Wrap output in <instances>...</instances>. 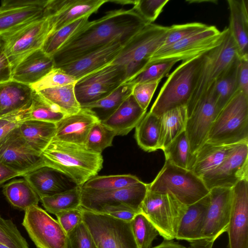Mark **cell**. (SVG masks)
<instances>
[{
    "label": "cell",
    "instance_id": "10",
    "mask_svg": "<svg viewBox=\"0 0 248 248\" xmlns=\"http://www.w3.org/2000/svg\"><path fill=\"white\" fill-rule=\"evenodd\" d=\"M52 28L47 15L30 22L2 36L3 51L7 56L13 70L26 55L41 49Z\"/></svg>",
    "mask_w": 248,
    "mask_h": 248
},
{
    "label": "cell",
    "instance_id": "17",
    "mask_svg": "<svg viewBox=\"0 0 248 248\" xmlns=\"http://www.w3.org/2000/svg\"><path fill=\"white\" fill-rule=\"evenodd\" d=\"M218 114L210 91L200 99L188 116L185 131L191 153L195 155L206 142L209 132Z\"/></svg>",
    "mask_w": 248,
    "mask_h": 248
},
{
    "label": "cell",
    "instance_id": "44",
    "mask_svg": "<svg viewBox=\"0 0 248 248\" xmlns=\"http://www.w3.org/2000/svg\"><path fill=\"white\" fill-rule=\"evenodd\" d=\"M115 133L101 121L96 123L88 135L85 147L89 150L101 154L112 146Z\"/></svg>",
    "mask_w": 248,
    "mask_h": 248
},
{
    "label": "cell",
    "instance_id": "28",
    "mask_svg": "<svg viewBox=\"0 0 248 248\" xmlns=\"http://www.w3.org/2000/svg\"><path fill=\"white\" fill-rule=\"evenodd\" d=\"M230 10L228 27L240 58H248V1L228 0Z\"/></svg>",
    "mask_w": 248,
    "mask_h": 248
},
{
    "label": "cell",
    "instance_id": "54",
    "mask_svg": "<svg viewBox=\"0 0 248 248\" xmlns=\"http://www.w3.org/2000/svg\"><path fill=\"white\" fill-rule=\"evenodd\" d=\"M137 213L131 208L124 205L106 207L100 213L127 222H131Z\"/></svg>",
    "mask_w": 248,
    "mask_h": 248
},
{
    "label": "cell",
    "instance_id": "11",
    "mask_svg": "<svg viewBox=\"0 0 248 248\" xmlns=\"http://www.w3.org/2000/svg\"><path fill=\"white\" fill-rule=\"evenodd\" d=\"M126 80L124 66L109 64L76 81L77 100L81 108L106 97Z\"/></svg>",
    "mask_w": 248,
    "mask_h": 248
},
{
    "label": "cell",
    "instance_id": "6",
    "mask_svg": "<svg viewBox=\"0 0 248 248\" xmlns=\"http://www.w3.org/2000/svg\"><path fill=\"white\" fill-rule=\"evenodd\" d=\"M169 27L145 25L123 47L112 64L124 66L127 80L142 71L155 52L162 46Z\"/></svg>",
    "mask_w": 248,
    "mask_h": 248
},
{
    "label": "cell",
    "instance_id": "22",
    "mask_svg": "<svg viewBox=\"0 0 248 248\" xmlns=\"http://www.w3.org/2000/svg\"><path fill=\"white\" fill-rule=\"evenodd\" d=\"M100 121L89 109L81 108L78 112L67 115L56 123L53 140L85 146L93 125Z\"/></svg>",
    "mask_w": 248,
    "mask_h": 248
},
{
    "label": "cell",
    "instance_id": "53",
    "mask_svg": "<svg viewBox=\"0 0 248 248\" xmlns=\"http://www.w3.org/2000/svg\"><path fill=\"white\" fill-rule=\"evenodd\" d=\"M29 109L0 117V139L18 127L22 122L30 119Z\"/></svg>",
    "mask_w": 248,
    "mask_h": 248
},
{
    "label": "cell",
    "instance_id": "9",
    "mask_svg": "<svg viewBox=\"0 0 248 248\" xmlns=\"http://www.w3.org/2000/svg\"><path fill=\"white\" fill-rule=\"evenodd\" d=\"M82 209L83 221L91 233L97 248H139L131 222Z\"/></svg>",
    "mask_w": 248,
    "mask_h": 248
},
{
    "label": "cell",
    "instance_id": "26",
    "mask_svg": "<svg viewBox=\"0 0 248 248\" xmlns=\"http://www.w3.org/2000/svg\"><path fill=\"white\" fill-rule=\"evenodd\" d=\"M34 90L13 80L0 84V117L29 109Z\"/></svg>",
    "mask_w": 248,
    "mask_h": 248
},
{
    "label": "cell",
    "instance_id": "38",
    "mask_svg": "<svg viewBox=\"0 0 248 248\" xmlns=\"http://www.w3.org/2000/svg\"><path fill=\"white\" fill-rule=\"evenodd\" d=\"M165 161L178 167L192 170L195 155L190 150L188 140L184 131L178 135L163 150Z\"/></svg>",
    "mask_w": 248,
    "mask_h": 248
},
{
    "label": "cell",
    "instance_id": "55",
    "mask_svg": "<svg viewBox=\"0 0 248 248\" xmlns=\"http://www.w3.org/2000/svg\"><path fill=\"white\" fill-rule=\"evenodd\" d=\"M237 77L239 90L248 96V58L240 59Z\"/></svg>",
    "mask_w": 248,
    "mask_h": 248
},
{
    "label": "cell",
    "instance_id": "31",
    "mask_svg": "<svg viewBox=\"0 0 248 248\" xmlns=\"http://www.w3.org/2000/svg\"><path fill=\"white\" fill-rule=\"evenodd\" d=\"M233 145H220L205 142L195 155L191 171L202 178L222 162Z\"/></svg>",
    "mask_w": 248,
    "mask_h": 248
},
{
    "label": "cell",
    "instance_id": "47",
    "mask_svg": "<svg viewBox=\"0 0 248 248\" xmlns=\"http://www.w3.org/2000/svg\"><path fill=\"white\" fill-rule=\"evenodd\" d=\"M209 26L200 22L173 25L169 27L167 34L161 47L167 46L199 33Z\"/></svg>",
    "mask_w": 248,
    "mask_h": 248
},
{
    "label": "cell",
    "instance_id": "25",
    "mask_svg": "<svg viewBox=\"0 0 248 248\" xmlns=\"http://www.w3.org/2000/svg\"><path fill=\"white\" fill-rule=\"evenodd\" d=\"M209 203V193L201 200L187 206L178 228L176 239L189 243L201 239Z\"/></svg>",
    "mask_w": 248,
    "mask_h": 248
},
{
    "label": "cell",
    "instance_id": "27",
    "mask_svg": "<svg viewBox=\"0 0 248 248\" xmlns=\"http://www.w3.org/2000/svg\"><path fill=\"white\" fill-rule=\"evenodd\" d=\"M146 113L137 102L132 94L116 110L103 121L116 136H124L135 128Z\"/></svg>",
    "mask_w": 248,
    "mask_h": 248
},
{
    "label": "cell",
    "instance_id": "49",
    "mask_svg": "<svg viewBox=\"0 0 248 248\" xmlns=\"http://www.w3.org/2000/svg\"><path fill=\"white\" fill-rule=\"evenodd\" d=\"M168 0H133L132 8L143 19L152 23L161 13Z\"/></svg>",
    "mask_w": 248,
    "mask_h": 248
},
{
    "label": "cell",
    "instance_id": "20",
    "mask_svg": "<svg viewBox=\"0 0 248 248\" xmlns=\"http://www.w3.org/2000/svg\"><path fill=\"white\" fill-rule=\"evenodd\" d=\"M231 217L227 232L228 248H248V180L233 187Z\"/></svg>",
    "mask_w": 248,
    "mask_h": 248
},
{
    "label": "cell",
    "instance_id": "60",
    "mask_svg": "<svg viewBox=\"0 0 248 248\" xmlns=\"http://www.w3.org/2000/svg\"><path fill=\"white\" fill-rule=\"evenodd\" d=\"M4 45V41L2 37V36H0V49H2Z\"/></svg>",
    "mask_w": 248,
    "mask_h": 248
},
{
    "label": "cell",
    "instance_id": "32",
    "mask_svg": "<svg viewBox=\"0 0 248 248\" xmlns=\"http://www.w3.org/2000/svg\"><path fill=\"white\" fill-rule=\"evenodd\" d=\"M158 149L163 150L178 135L185 131L188 117L186 106L178 107L160 117Z\"/></svg>",
    "mask_w": 248,
    "mask_h": 248
},
{
    "label": "cell",
    "instance_id": "7",
    "mask_svg": "<svg viewBox=\"0 0 248 248\" xmlns=\"http://www.w3.org/2000/svg\"><path fill=\"white\" fill-rule=\"evenodd\" d=\"M148 190L170 194L186 205L195 203L209 193L202 179L191 170L167 161L153 181L148 184Z\"/></svg>",
    "mask_w": 248,
    "mask_h": 248
},
{
    "label": "cell",
    "instance_id": "3",
    "mask_svg": "<svg viewBox=\"0 0 248 248\" xmlns=\"http://www.w3.org/2000/svg\"><path fill=\"white\" fill-rule=\"evenodd\" d=\"M203 54L183 61L169 76L149 112L160 117L172 109L187 106L195 88Z\"/></svg>",
    "mask_w": 248,
    "mask_h": 248
},
{
    "label": "cell",
    "instance_id": "45",
    "mask_svg": "<svg viewBox=\"0 0 248 248\" xmlns=\"http://www.w3.org/2000/svg\"><path fill=\"white\" fill-rule=\"evenodd\" d=\"M177 62V61L173 60L150 64L138 74L125 82L134 85L141 82L160 81L162 78L168 76L173 66Z\"/></svg>",
    "mask_w": 248,
    "mask_h": 248
},
{
    "label": "cell",
    "instance_id": "14",
    "mask_svg": "<svg viewBox=\"0 0 248 248\" xmlns=\"http://www.w3.org/2000/svg\"><path fill=\"white\" fill-rule=\"evenodd\" d=\"M22 225L37 248H67V236L58 221L38 205L25 211Z\"/></svg>",
    "mask_w": 248,
    "mask_h": 248
},
{
    "label": "cell",
    "instance_id": "5",
    "mask_svg": "<svg viewBox=\"0 0 248 248\" xmlns=\"http://www.w3.org/2000/svg\"><path fill=\"white\" fill-rule=\"evenodd\" d=\"M223 32L221 43L203 54L195 88L186 106L188 116L213 83L240 58L237 46L228 28H225Z\"/></svg>",
    "mask_w": 248,
    "mask_h": 248
},
{
    "label": "cell",
    "instance_id": "1",
    "mask_svg": "<svg viewBox=\"0 0 248 248\" xmlns=\"http://www.w3.org/2000/svg\"><path fill=\"white\" fill-rule=\"evenodd\" d=\"M149 24L133 8L114 10L87 22L52 56L61 67L115 41L124 46Z\"/></svg>",
    "mask_w": 248,
    "mask_h": 248
},
{
    "label": "cell",
    "instance_id": "37",
    "mask_svg": "<svg viewBox=\"0 0 248 248\" xmlns=\"http://www.w3.org/2000/svg\"><path fill=\"white\" fill-rule=\"evenodd\" d=\"M75 83L36 92L66 115L72 114L81 109L75 93Z\"/></svg>",
    "mask_w": 248,
    "mask_h": 248
},
{
    "label": "cell",
    "instance_id": "42",
    "mask_svg": "<svg viewBox=\"0 0 248 248\" xmlns=\"http://www.w3.org/2000/svg\"><path fill=\"white\" fill-rule=\"evenodd\" d=\"M30 119L56 123L67 115L34 91L29 109Z\"/></svg>",
    "mask_w": 248,
    "mask_h": 248
},
{
    "label": "cell",
    "instance_id": "39",
    "mask_svg": "<svg viewBox=\"0 0 248 248\" xmlns=\"http://www.w3.org/2000/svg\"><path fill=\"white\" fill-rule=\"evenodd\" d=\"M81 187L75 186L62 192L40 199L46 211L55 215L59 212L80 207Z\"/></svg>",
    "mask_w": 248,
    "mask_h": 248
},
{
    "label": "cell",
    "instance_id": "23",
    "mask_svg": "<svg viewBox=\"0 0 248 248\" xmlns=\"http://www.w3.org/2000/svg\"><path fill=\"white\" fill-rule=\"evenodd\" d=\"M123 44L113 41L61 67L76 80L111 64L121 51Z\"/></svg>",
    "mask_w": 248,
    "mask_h": 248
},
{
    "label": "cell",
    "instance_id": "24",
    "mask_svg": "<svg viewBox=\"0 0 248 248\" xmlns=\"http://www.w3.org/2000/svg\"><path fill=\"white\" fill-rule=\"evenodd\" d=\"M54 67L53 57L39 49L26 55L17 64L13 70L12 80L31 86Z\"/></svg>",
    "mask_w": 248,
    "mask_h": 248
},
{
    "label": "cell",
    "instance_id": "46",
    "mask_svg": "<svg viewBox=\"0 0 248 248\" xmlns=\"http://www.w3.org/2000/svg\"><path fill=\"white\" fill-rule=\"evenodd\" d=\"M0 243L9 248H29L27 241L14 222L0 215Z\"/></svg>",
    "mask_w": 248,
    "mask_h": 248
},
{
    "label": "cell",
    "instance_id": "18",
    "mask_svg": "<svg viewBox=\"0 0 248 248\" xmlns=\"http://www.w3.org/2000/svg\"><path fill=\"white\" fill-rule=\"evenodd\" d=\"M48 0H3L0 4V36L42 17Z\"/></svg>",
    "mask_w": 248,
    "mask_h": 248
},
{
    "label": "cell",
    "instance_id": "43",
    "mask_svg": "<svg viewBox=\"0 0 248 248\" xmlns=\"http://www.w3.org/2000/svg\"><path fill=\"white\" fill-rule=\"evenodd\" d=\"M132 232L139 248H152L153 241L159 235L154 225L141 212L131 221Z\"/></svg>",
    "mask_w": 248,
    "mask_h": 248
},
{
    "label": "cell",
    "instance_id": "51",
    "mask_svg": "<svg viewBox=\"0 0 248 248\" xmlns=\"http://www.w3.org/2000/svg\"><path fill=\"white\" fill-rule=\"evenodd\" d=\"M159 82V81L145 82L134 85L132 95L142 109L147 110Z\"/></svg>",
    "mask_w": 248,
    "mask_h": 248
},
{
    "label": "cell",
    "instance_id": "56",
    "mask_svg": "<svg viewBox=\"0 0 248 248\" xmlns=\"http://www.w3.org/2000/svg\"><path fill=\"white\" fill-rule=\"evenodd\" d=\"M12 67L2 48L0 49V84L12 80Z\"/></svg>",
    "mask_w": 248,
    "mask_h": 248
},
{
    "label": "cell",
    "instance_id": "48",
    "mask_svg": "<svg viewBox=\"0 0 248 248\" xmlns=\"http://www.w3.org/2000/svg\"><path fill=\"white\" fill-rule=\"evenodd\" d=\"M76 79L61 68L54 67L44 78L31 85L35 91L75 83Z\"/></svg>",
    "mask_w": 248,
    "mask_h": 248
},
{
    "label": "cell",
    "instance_id": "61",
    "mask_svg": "<svg viewBox=\"0 0 248 248\" xmlns=\"http://www.w3.org/2000/svg\"><path fill=\"white\" fill-rule=\"evenodd\" d=\"M0 248H9L7 246L0 243Z\"/></svg>",
    "mask_w": 248,
    "mask_h": 248
},
{
    "label": "cell",
    "instance_id": "59",
    "mask_svg": "<svg viewBox=\"0 0 248 248\" xmlns=\"http://www.w3.org/2000/svg\"><path fill=\"white\" fill-rule=\"evenodd\" d=\"M152 248H186L185 246L180 245L177 242L172 240H164L159 245Z\"/></svg>",
    "mask_w": 248,
    "mask_h": 248
},
{
    "label": "cell",
    "instance_id": "29",
    "mask_svg": "<svg viewBox=\"0 0 248 248\" xmlns=\"http://www.w3.org/2000/svg\"><path fill=\"white\" fill-rule=\"evenodd\" d=\"M62 173L48 167H42L22 176L30 184L41 199L70 189Z\"/></svg>",
    "mask_w": 248,
    "mask_h": 248
},
{
    "label": "cell",
    "instance_id": "4",
    "mask_svg": "<svg viewBox=\"0 0 248 248\" xmlns=\"http://www.w3.org/2000/svg\"><path fill=\"white\" fill-rule=\"evenodd\" d=\"M229 145L248 142V96L239 90L217 114L206 141Z\"/></svg>",
    "mask_w": 248,
    "mask_h": 248
},
{
    "label": "cell",
    "instance_id": "16",
    "mask_svg": "<svg viewBox=\"0 0 248 248\" xmlns=\"http://www.w3.org/2000/svg\"><path fill=\"white\" fill-rule=\"evenodd\" d=\"M202 179L209 190L232 188L239 182L248 180V142L234 145L222 162Z\"/></svg>",
    "mask_w": 248,
    "mask_h": 248
},
{
    "label": "cell",
    "instance_id": "50",
    "mask_svg": "<svg viewBox=\"0 0 248 248\" xmlns=\"http://www.w3.org/2000/svg\"><path fill=\"white\" fill-rule=\"evenodd\" d=\"M67 248H97L89 229L82 221L67 234Z\"/></svg>",
    "mask_w": 248,
    "mask_h": 248
},
{
    "label": "cell",
    "instance_id": "40",
    "mask_svg": "<svg viewBox=\"0 0 248 248\" xmlns=\"http://www.w3.org/2000/svg\"><path fill=\"white\" fill-rule=\"evenodd\" d=\"M89 17H82L51 33L45 41L42 50L47 55L52 56L67 41L89 22Z\"/></svg>",
    "mask_w": 248,
    "mask_h": 248
},
{
    "label": "cell",
    "instance_id": "57",
    "mask_svg": "<svg viewBox=\"0 0 248 248\" xmlns=\"http://www.w3.org/2000/svg\"><path fill=\"white\" fill-rule=\"evenodd\" d=\"M21 175L0 162V186L7 181Z\"/></svg>",
    "mask_w": 248,
    "mask_h": 248
},
{
    "label": "cell",
    "instance_id": "33",
    "mask_svg": "<svg viewBox=\"0 0 248 248\" xmlns=\"http://www.w3.org/2000/svg\"><path fill=\"white\" fill-rule=\"evenodd\" d=\"M240 59H237L209 89L214 96L218 113L239 91L237 74Z\"/></svg>",
    "mask_w": 248,
    "mask_h": 248
},
{
    "label": "cell",
    "instance_id": "13",
    "mask_svg": "<svg viewBox=\"0 0 248 248\" xmlns=\"http://www.w3.org/2000/svg\"><path fill=\"white\" fill-rule=\"evenodd\" d=\"M223 35V30L220 31L214 26H209L204 31L195 35L173 44L160 47L151 57L147 65L173 60L183 62L203 54L218 45L222 40Z\"/></svg>",
    "mask_w": 248,
    "mask_h": 248
},
{
    "label": "cell",
    "instance_id": "34",
    "mask_svg": "<svg viewBox=\"0 0 248 248\" xmlns=\"http://www.w3.org/2000/svg\"><path fill=\"white\" fill-rule=\"evenodd\" d=\"M3 193L13 206L24 211L37 206L40 201L38 194L24 178L13 180L4 185Z\"/></svg>",
    "mask_w": 248,
    "mask_h": 248
},
{
    "label": "cell",
    "instance_id": "35",
    "mask_svg": "<svg viewBox=\"0 0 248 248\" xmlns=\"http://www.w3.org/2000/svg\"><path fill=\"white\" fill-rule=\"evenodd\" d=\"M134 85L124 82L103 98L81 108L91 110L99 120L103 121L109 117L132 92Z\"/></svg>",
    "mask_w": 248,
    "mask_h": 248
},
{
    "label": "cell",
    "instance_id": "58",
    "mask_svg": "<svg viewBox=\"0 0 248 248\" xmlns=\"http://www.w3.org/2000/svg\"><path fill=\"white\" fill-rule=\"evenodd\" d=\"M216 238L201 239L190 242V244L186 248H212Z\"/></svg>",
    "mask_w": 248,
    "mask_h": 248
},
{
    "label": "cell",
    "instance_id": "21",
    "mask_svg": "<svg viewBox=\"0 0 248 248\" xmlns=\"http://www.w3.org/2000/svg\"><path fill=\"white\" fill-rule=\"evenodd\" d=\"M108 0H48L45 12L49 17L52 32L96 12Z\"/></svg>",
    "mask_w": 248,
    "mask_h": 248
},
{
    "label": "cell",
    "instance_id": "19",
    "mask_svg": "<svg viewBox=\"0 0 248 248\" xmlns=\"http://www.w3.org/2000/svg\"><path fill=\"white\" fill-rule=\"evenodd\" d=\"M210 203L201 239H217L226 232L229 223L232 203V188L214 187L209 190Z\"/></svg>",
    "mask_w": 248,
    "mask_h": 248
},
{
    "label": "cell",
    "instance_id": "36",
    "mask_svg": "<svg viewBox=\"0 0 248 248\" xmlns=\"http://www.w3.org/2000/svg\"><path fill=\"white\" fill-rule=\"evenodd\" d=\"M160 135V117L150 112L135 127V137L139 147L151 152L158 150Z\"/></svg>",
    "mask_w": 248,
    "mask_h": 248
},
{
    "label": "cell",
    "instance_id": "8",
    "mask_svg": "<svg viewBox=\"0 0 248 248\" xmlns=\"http://www.w3.org/2000/svg\"><path fill=\"white\" fill-rule=\"evenodd\" d=\"M187 205L170 194L148 190L140 207L144 214L164 240L175 239Z\"/></svg>",
    "mask_w": 248,
    "mask_h": 248
},
{
    "label": "cell",
    "instance_id": "41",
    "mask_svg": "<svg viewBox=\"0 0 248 248\" xmlns=\"http://www.w3.org/2000/svg\"><path fill=\"white\" fill-rule=\"evenodd\" d=\"M140 181L137 176L129 174L96 175L88 180L81 186L97 190H111L128 187Z\"/></svg>",
    "mask_w": 248,
    "mask_h": 248
},
{
    "label": "cell",
    "instance_id": "30",
    "mask_svg": "<svg viewBox=\"0 0 248 248\" xmlns=\"http://www.w3.org/2000/svg\"><path fill=\"white\" fill-rule=\"evenodd\" d=\"M18 127L27 143L41 154L52 140L56 128L55 123L32 119L22 122Z\"/></svg>",
    "mask_w": 248,
    "mask_h": 248
},
{
    "label": "cell",
    "instance_id": "15",
    "mask_svg": "<svg viewBox=\"0 0 248 248\" xmlns=\"http://www.w3.org/2000/svg\"><path fill=\"white\" fill-rule=\"evenodd\" d=\"M0 162L21 176L45 167L42 154L27 143L18 127L0 139Z\"/></svg>",
    "mask_w": 248,
    "mask_h": 248
},
{
    "label": "cell",
    "instance_id": "52",
    "mask_svg": "<svg viewBox=\"0 0 248 248\" xmlns=\"http://www.w3.org/2000/svg\"><path fill=\"white\" fill-rule=\"evenodd\" d=\"M55 215L66 234L83 221L82 209L81 206L77 209L62 211Z\"/></svg>",
    "mask_w": 248,
    "mask_h": 248
},
{
    "label": "cell",
    "instance_id": "2",
    "mask_svg": "<svg viewBox=\"0 0 248 248\" xmlns=\"http://www.w3.org/2000/svg\"><path fill=\"white\" fill-rule=\"evenodd\" d=\"M45 166L59 171L75 185L82 186L103 167L101 154L85 146L52 140L42 153Z\"/></svg>",
    "mask_w": 248,
    "mask_h": 248
},
{
    "label": "cell",
    "instance_id": "12",
    "mask_svg": "<svg viewBox=\"0 0 248 248\" xmlns=\"http://www.w3.org/2000/svg\"><path fill=\"white\" fill-rule=\"evenodd\" d=\"M148 191V184L141 181L124 188L97 190L81 187L82 208L100 213L105 207L124 205L140 212L142 202Z\"/></svg>",
    "mask_w": 248,
    "mask_h": 248
}]
</instances>
